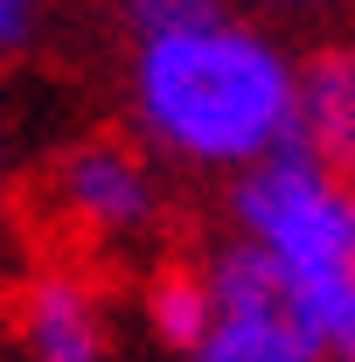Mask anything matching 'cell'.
<instances>
[{
  "mask_svg": "<svg viewBox=\"0 0 355 362\" xmlns=\"http://www.w3.org/2000/svg\"><path fill=\"white\" fill-rule=\"evenodd\" d=\"M272 7H286V14H307V7H327V0H272Z\"/></svg>",
  "mask_w": 355,
  "mask_h": 362,
  "instance_id": "cell-11",
  "label": "cell"
},
{
  "mask_svg": "<svg viewBox=\"0 0 355 362\" xmlns=\"http://www.w3.org/2000/svg\"><path fill=\"white\" fill-rule=\"evenodd\" d=\"M202 286H209V307L216 314H272V320H286V286L265 265V251H251L244 237L223 244L216 258L202 265Z\"/></svg>",
  "mask_w": 355,
  "mask_h": 362,
  "instance_id": "cell-7",
  "label": "cell"
},
{
  "mask_svg": "<svg viewBox=\"0 0 355 362\" xmlns=\"http://www.w3.org/2000/svg\"><path fill=\"white\" fill-rule=\"evenodd\" d=\"M56 202L77 230L126 244V237H146L161 223V168L133 139H84L56 168Z\"/></svg>",
  "mask_w": 355,
  "mask_h": 362,
  "instance_id": "cell-3",
  "label": "cell"
},
{
  "mask_svg": "<svg viewBox=\"0 0 355 362\" xmlns=\"http://www.w3.org/2000/svg\"><path fill=\"white\" fill-rule=\"evenodd\" d=\"M300 139L355 181V42H334L300 63Z\"/></svg>",
  "mask_w": 355,
  "mask_h": 362,
  "instance_id": "cell-4",
  "label": "cell"
},
{
  "mask_svg": "<svg viewBox=\"0 0 355 362\" xmlns=\"http://www.w3.org/2000/svg\"><path fill=\"white\" fill-rule=\"evenodd\" d=\"M119 28L146 153L237 175L300 133V56L237 0H119Z\"/></svg>",
  "mask_w": 355,
  "mask_h": 362,
  "instance_id": "cell-1",
  "label": "cell"
},
{
  "mask_svg": "<svg viewBox=\"0 0 355 362\" xmlns=\"http://www.w3.org/2000/svg\"><path fill=\"white\" fill-rule=\"evenodd\" d=\"M146 314H153V334L168 341V349H195L202 334H209V320H216V307H209V286H202V272H161L153 286H146Z\"/></svg>",
  "mask_w": 355,
  "mask_h": 362,
  "instance_id": "cell-8",
  "label": "cell"
},
{
  "mask_svg": "<svg viewBox=\"0 0 355 362\" xmlns=\"http://www.w3.org/2000/svg\"><path fill=\"white\" fill-rule=\"evenodd\" d=\"M181 362H320L307 334L293 320H272V314H216L209 334L195 349H181Z\"/></svg>",
  "mask_w": 355,
  "mask_h": 362,
  "instance_id": "cell-6",
  "label": "cell"
},
{
  "mask_svg": "<svg viewBox=\"0 0 355 362\" xmlns=\"http://www.w3.org/2000/svg\"><path fill=\"white\" fill-rule=\"evenodd\" d=\"M21 327L35 362H105V314L77 279H35Z\"/></svg>",
  "mask_w": 355,
  "mask_h": 362,
  "instance_id": "cell-5",
  "label": "cell"
},
{
  "mask_svg": "<svg viewBox=\"0 0 355 362\" xmlns=\"http://www.w3.org/2000/svg\"><path fill=\"white\" fill-rule=\"evenodd\" d=\"M327 362H355V314L342 320V334H334V349H327Z\"/></svg>",
  "mask_w": 355,
  "mask_h": 362,
  "instance_id": "cell-10",
  "label": "cell"
},
{
  "mask_svg": "<svg viewBox=\"0 0 355 362\" xmlns=\"http://www.w3.org/2000/svg\"><path fill=\"white\" fill-rule=\"evenodd\" d=\"M49 0H0V56H21V49L42 42Z\"/></svg>",
  "mask_w": 355,
  "mask_h": 362,
  "instance_id": "cell-9",
  "label": "cell"
},
{
  "mask_svg": "<svg viewBox=\"0 0 355 362\" xmlns=\"http://www.w3.org/2000/svg\"><path fill=\"white\" fill-rule=\"evenodd\" d=\"M230 216H237V237L265 251V265L279 272L286 320L327 362L342 320L355 314V181L293 133L286 146L237 168Z\"/></svg>",
  "mask_w": 355,
  "mask_h": 362,
  "instance_id": "cell-2",
  "label": "cell"
}]
</instances>
